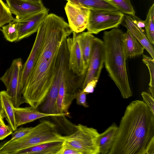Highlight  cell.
Returning a JSON list of instances; mask_svg holds the SVG:
<instances>
[{"label":"cell","instance_id":"cell-1","mask_svg":"<svg viewBox=\"0 0 154 154\" xmlns=\"http://www.w3.org/2000/svg\"><path fill=\"white\" fill-rule=\"evenodd\" d=\"M41 24L44 32L42 46L21 91L25 103L36 108L44 101L54 80L61 43L72 32L62 17L53 13L48 14Z\"/></svg>","mask_w":154,"mask_h":154},{"label":"cell","instance_id":"cell-2","mask_svg":"<svg viewBox=\"0 0 154 154\" xmlns=\"http://www.w3.org/2000/svg\"><path fill=\"white\" fill-rule=\"evenodd\" d=\"M154 114L143 101L127 106L109 154H154Z\"/></svg>","mask_w":154,"mask_h":154},{"label":"cell","instance_id":"cell-3","mask_svg":"<svg viewBox=\"0 0 154 154\" xmlns=\"http://www.w3.org/2000/svg\"><path fill=\"white\" fill-rule=\"evenodd\" d=\"M124 32L118 28L104 31V64L109 76L119 89L122 97L132 96L127 72L122 39Z\"/></svg>","mask_w":154,"mask_h":154},{"label":"cell","instance_id":"cell-4","mask_svg":"<svg viewBox=\"0 0 154 154\" xmlns=\"http://www.w3.org/2000/svg\"><path fill=\"white\" fill-rule=\"evenodd\" d=\"M64 141V136L59 132L56 125L50 121L42 120L24 137L8 140L1 145L0 154H16L20 150L35 145Z\"/></svg>","mask_w":154,"mask_h":154},{"label":"cell","instance_id":"cell-5","mask_svg":"<svg viewBox=\"0 0 154 154\" xmlns=\"http://www.w3.org/2000/svg\"><path fill=\"white\" fill-rule=\"evenodd\" d=\"M75 127L73 133L64 136L66 143L81 154H100L97 130L80 124Z\"/></svg>","mask_w":154,"mask_h":154},{"label":"cell","instance_id":"cell-6","mask_svg":"<svg viewBox=\"0 0 154 154\" xmlns=\"http://www.w3.org/2000/svg\"><path fill=\"white\" fill-rule=\"evenodd\" d=\"M124 14L119 10L90 9L88 31L97 34L108 29L118 28Z\"/></svg>","mask_w":154,"mask_h":154},{"label":"cell","instance_id":"cell-7","mask_svg":"<svg viewBox=\"0 0 154 154\" xmlns=\"http://www.w3.org/2000/svg\"><path fill=\"white\" fill-rule=\"evenodd\" d=\"M75 75L69 69V66L64 71L55 104L57 114H65L68 116L70 114L69 108L75 99L76 92L79 88Z\"/></svg>","mask_w":154,"mask_h":154},{"label":"cell","instance_id":"cell-8","mask_svg":"<svg viewBox=\"0 0 154 154\" xmlns=\"http://www.w3.org/2000/svg\"><path fill=\"white\" fill-rule=\"evenodd\" d=\"M23 63L21 58L14 59L10 67L0 80L5 85L14 107L25 103L20 90V82Z\"/></svg>","mask_w":154,"mask_h":154},{"label":"cell","instance_id":"cell-9","mask_svg":"<svg viewBox=\"0 0 154 154\" xmlns=\"http://www.w3.org/2000/svg\"><path fill=\"white\" fill-rule=\"evenodd\" d=\"M68 66V52L65 50L61 51L58 56L57 71L54 80L47 96L41 104V112L48 114H57L55 104L60 84L64 71Z\"/></svg>","mask_w":154,"mask_h":154},{"label":"cell","instance_id":"cell-10","mask_svg":"<svg viewBox=\"0 0 154 154\" xmlns=\"http://www.w3.org/2000/svg\"><path fill=\"white\" fill-rule=\"evenodd\" d=\"M104 57L103 42L101 39L95 37L89 65L82 84V89L91 80H98L104 64Z\"/></svg>","mask_w":154,"mask_h":154},{"label":"cell","instance_id":"cell-11","mask_svg":"<svg viewBox=\"0 0 154 154\" xmlns=\"http://www.w3.org/2000/svg\"><path fill=\"white\" fill-rule=\"evenodd\" d=\"M64 9L69 25L72 32L79 33L87 28L89 14V8L67 2Z\"/></svg>","mask_w":154,"mask_h":154},{"label":"cell","instance_id":"cell-12","mask_svg":"<svg viewBox=\"0 0 154 154\" xmlns=\"http://www.w3.org/2000/svg\"><path fill=\"white\" fill-rule=\"evenodd\" d=\"M72 37L66 39L69 52V70L78 76L85 74L82 53L78 38V33L72 32Z\"/></svg>","mask_w":154,"mask_h":154},{"label":"cell","instance_id":"cell-13","mask_svg":"<svg viewBox=\"0 0 154 154\" xmlns=\"http://www.w3.org/2000/svg\"><path fill=\"white\" fill-rule=\"evenodd\" d=\"M44 37V28L41 23L37 32L35 39L29 55L26 62L23 65L20 82L21 92L40 54L43 44Z\"/></svg>","mask_w":154,"mask_h":154},{"label":"cell","instance_id":"cell-14","mask_svg":"<svg viewBox=\"0 0 154 154\" xmlns=\"http://www.w3.org/2000/svg\"><path fill=\"white\" fill-rule=\"evenodd\" d=\"M48 10L46 8L42 11L21 19L15 18L18 23V37L17 41L37 32L42 22L48 15Z\"/></svg>","mask_w":154,"mask_h":154},{"label":"cell","instance_id":"cell-15","mask_svg":"<svg viewBox=\"0 0 154 154\" xmlns=\"http://www.w3.org/2000/svg\"><path fill=\"white\" fill-rule=\"evenodd\" d=\"M6 1L11 13L15 15L17 19L27 17L46 8L42 2L24 0H6Z\"/></svg>","mask_w":154,"mask_h":154},{"label":"cell","instance_id":"cell-16","mask_svg":"<svg viewBox=\"0 0 154 154\" xmlns=\"http://www.w3.org/2000/svg\"><path fill=\"white\" fill-rule=\"evenodd\" d=\"M15 117L17 127L36 119L48 116H66L65 114H48L40 112L32 106L25 107H14Z\"/></svg>","mask_w":154,"mask_h":154},{"label":"cell","instance_id":"cell-17","mask_svg":"<svg viewBox=\"0 0 154 154\" xmlns=\"http://www.w3.org/2000/svg\"><path fill=\"white\" fill-rule=\"evenodd\" d=\"M121 24L126 28L143 45L152 58L154 59L153 45L152 44L147 38L144 30L138 26L133 15H124Z\"/></svg>","mask_w":154,"mask_h":154},{"label":"cell","instance_id":"cell-18","mask_svg":"<svg viewBox=\"0 0 154 154\" xmlns=\"http://www.w3.org/2000/svg\"><path fill=\"white\" fill-rule=\"evenodd\" d=\"M122 41L126 59L143 54L145 49L144 46L128 29L124 33Z\"/></svg>","mask_w":154,"mask_h":154},{"label":"cell","instance_id":"cell-19","mask_svg":"<svg viewBox=\"0 0 154 154\" xmlns=\"http://www.w3.org/2000/svg\"><path fill=\"white\" fill-rule=\"evenodd\" d=\"M78 36L83 56L84 70L86 73L89 65L95 37L88 31L78 33Z\"/></svg>","mask_w":154,"mask_h":154},{"label":"cell","instance_id":"cell-20","mask_svg":"<svg viewBox=\"0 0 154 154\" xmlns=\"http://www.w3.org/2000/svg\"><path fill=\"white\" fill-rule=\"evenodd\" d=\"M62 142H54L41 144L20 150L16 154H56Z\"/></svg>","mask_w":154,"mask_h":154},{"label":"cell","instance_id":"cell-21","mask_svg":"<svg viewBox=\"0 0 154 154\" xmlns=\"http://www.w3.org/2000/svg\"><path fill=\"white\" fill-rule=\"evenodd\" d=\"M118 126L113 123L106 130L99 134L98 143L100 154H109L114 141Z\"/></svg>","mask_w":154,"mask_h":154},{"label":"cell","instance_id":"cell-22","mask_svg":"<svg viewBox=\"0 0 154 154\" xmlns=\"http://www.w3.org/2000/svg\"><path fill=\"white\" fill-rule=\"evenodd\" d=\"M2 107L5 118L8 125L11 128L13 131H14L17 129L15 117L14 107L10 97L6 91L0 92Z\"/></svg>","mask_w":154,"mask_h":154},{"label":"cell","instance_id":"cell-23","mask_svg":"<svg viewBox=\"0 0 154 154\" xmlns=\"http://www.w3.org/2000/svg\"><path fill=\"white\" fill-rule=\"evenodd\" d=\"M89 9L119 10L111 0H65Z\"/></svg>","mask_w":154,"mask_h":154},{"label":"cell","instance_id":"cell-24","mask_svg":"<svg viewBox=\"0 0 154 154\" xmlns=\"http://www.w3.org/2000/svg\"><path fill=\"white\" fill-rule=\"evenodd\" d=\"M1 29L4 37L10 42L17 41L18 37V23L15 19L6 25L3 26Z\"/></svg>","mask_w":154,"mask_h":154},{"label":"cell","instance_id":"cell-25","mask_svg":"<svg viewBox=\"0 0 154 154\" xmlns=\"http://www.w3.org/2000/svg\"><path fill=\"white\" fill-rule=\"evenodd\" d=\"M145 34L149 42L154 44V4L149 8L144 21Z\"/></svg>","mask_w":154,"mask_h":154},{"label":"cell","instance_id":"cell-26","mask_svg":"<svg viewBox=\"0 0 154 154\" xmlns=\"http://www.w3.org/2000/svg\"><path fill=\"white\" fill-rule=\"evenodd\" d=\"M142 61L147 66L149 72L150 81L149 89L150 94L154 98V59L143 54Z\"/></svg>","mask_w":154,"mask_h":154},{"label":"cell","instance_id":"cell-27","mask_svg":"<svg viewBox=\"0 0 154 154\" xmlns=\"http://www.w3.org/2000/svg\"><path fill=\"white\" fill-rule=\"evenodd\" d=\"M12 14L7 4L0 0V30L5 24L14 19Z\"/></svg>","mask_w":154,"mask_h":154},{"label":"cell","instance_id":"cell-28","mask_svg":"<svg viewBox=\"0 0 154 154\" xmlns=\"http://www.w3.org/2000/svg\"><path fill=\"white\" fill-rule=\"evenodd\" d=\"M119 10L124 14L134 15L135 11L130 0H111Z\"/></svg>","mask_w":154,"mask_h":154},{"label":"cell","instance_id":"cell-29","mask_svg":"<svg viewBox=\"0 0 154 154\" xmlns=\"http://www.w3.org/2000/svg\"><path fill=\"white\" fill-rule=\"evenodd\" d=\"M87 94L82 89H78L75 93V99L76 103L82 106L85 107L87 108L89 106L87 103Z\"/></svg>","mask_w":154,"mask_h":154},{"label":"cell","instance_id":"cell-30","mask_svg":"<svg viewBox=\"0 0 154 154\" xmlns=\"http://www.w3.org/2000/svg\"><path fill=\"white\" fill-rule=\"evenodd\" d=\"M33 127H20L17 128L12 133L11 137L9 141L14 140L24 137L30 132Z\"/></svg>","mask_w":154,"mask_h":154},{"label":"cell","instance_id":"cell-31","mask_svg":"<svg viewBox=\"0 0 154 154\" xmlns=\"http://www.w3.org/2000/svg\"><path fill=\"white\" fill-rule=\"evenodd\" d=\"M141 95L143 101L147 105L152 113L154 114V98L150 93L143 91Z\"/></svg>","mask_w":154,"mask_h":154},{"label":"cell","instance_id":"cell-32","mask_svg":"<svg viewBox=\"0 0 154 154\" xmlns=\"http://www.w3.org/2000/svg\"><path fill=\"white\" fill-rule=\"evenodd\" d=\"M56 154H81L79 152L68 145L64 141Z\"/></svg>","mask_w":154,"mask_h":154},{"label":"cell","instance_id":"cell-33","mask_svg":"<svg viewBox=\"0 0 154 154\" xmlns=\"http://www.w3.org/2000/svg\"><path fill=\"white\" fill-rule=\"evenodd\" d=\"M11 128L5 124L0 125V140H2L13 133Z\"/></svg>","mask_w":154,"mask_h":154},{"label":"cell","instance_id":"cell-34","mask_svg":"<svg viewBox=\"0 0 154 154\" xmlns=\"http://www.w3.org/2000/svg\"><path fill=\"white\" fill-rule=\"evenodd\" d=\"M98 80L93 79L89 82L85 87L82 89L83 91L87 94L93 93L96 85Z\"/></svg>","mask_w":154,"mask_h":154},{"label":"cell","instance_id":"cell-35","mask_svg":"<svg viewBox=\"0 0 154 154\" xmlns=\"http://www.w3.org/2000/svg\"><path fill=\"white\" fill-rule=\"evenodd\" d=\"M0 117L2 119L5 118V116L4 115V111L3 110L1 98L0 95Z\"/></svg>","mask_w":154,"mask_h":154},{"label":"cell","instance_id":"cell-36","mask_svg":"<svg viewBox=\"0 0 154 154\" xmlns=\"http://www.w3.org/2000/svg\"><path fill=\"white\" fill-rule=\"evenodd\" d=\"M26 1H30L31 2H42V0H24Z\"/></svg>","mask_w":154,"mask_h":154},{"label":"cell","instance_id":"cell-37","mask_svg":"<svg viewBox=\"0 0 154 154\" xmlns=\"http://www.w3.org/2000/svg\"><path fill=\"white\" fill-rule=\"evenodd\" d=\"M3 119H2L0 117V125L1 124H5V123L4 122Z\"/></svg>","mask_w":154,"mask_h":154}]
</instances>
